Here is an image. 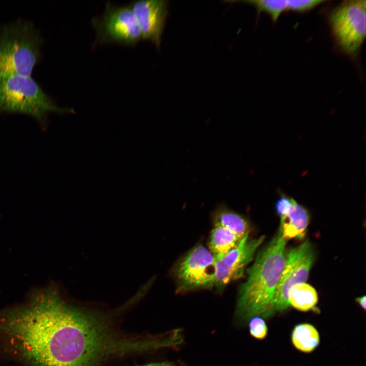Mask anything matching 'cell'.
I'll list each match as a JSON object with an SVG mask.
<instances>
[{"mask_svg": "<svg viewBox=\"0 0 366 366\" xmlns=\"http://www.w3.org/2000/svg\"><path fill=\"white\" fill-rule=\"evenodd\" d=\"M0 342L28 366H97L112 354L115 338L101 318L48 290L0 311Z\"/></svg>", "mask_w": 366, "mask_h": 366, "instance_id": "1", "label": "cell"}, {"mask_svg": "<svg viewBox=\"0 0 366 366\" xmlns=\"http://www.w3.org/2000/svg\"><path fill=\"white\" fill-rule=\"evenodd\" d=\"M287 241L279 231L258 252L240 287L236 314L241 319L269 317L276 312L273 299L286 258Z\"/></svg>", "mask_w": 366, "mask_h": 366, "instance_id": "2", "label": "cell"}, {"mask_svg": "<svg viewBox=\"0 0 366 366\" xmlns=\"http://www.w3.org/2000/svg\"><path fill=\"white\" fill-rule=\"evenodd\" d=\"M41 42L39 34L27 22L0 29V77L30 76L40 56Z\"/></svg>", "mask_w": 366, "mask_h": 366, "instance_id": "3", "label": "cell"}, {"mask_svg": "<svg viewBox=\"0 0 366 366\" xmlns=\"http://www.w3.org/2000/svg\"><path fill=\"white\" fill-rule=\"evenodd\" d=\"M66 111L58 107L30 76L0 77V113L26 114L42 121L49 112Z\"/></svg>", "mask_w": 366, "mask_h": 366, "instance_id": "4", "label": "cell"}, {"mask_svg": "<svg viewBox=\"0 0 366 366\" xmlns=\"http://www.w3.org/2000/svg\"><path fill=\"white\" fill-rule=\"evenodd\" d=\"M334 37L342 50L349 55L356 53L365 38L366 1H345L329 15Z\"/></svg>", "mask_w": 366, "mask_h": 366, "instance_id": "5", "label": "cell"}, {"mask_svg": "<svg viewBox=\"0 0 366 366\" xmlns=\"http://www.w3.org/2000/svg\"><path fill=\"white\" fill-rule=\"evenodd\" d=\"M312 243L308 240L286 253L285 264L276 287L273 299L275 312L287 309L288 294L293 285L306 283L314 261Z\"/></svg>", "mask_w": 366, "mask_h": 366, "instance_id": "6", "label": "cell"}, {"mask_svg": "<svg viewBox=\"0 0 366 366\" xmlns=\"http://www.w3.org/2000/svg\"><path fill=\"white\" fill-rule=\"evenodd\" d=\"M216 263L215 257L204 246L198 245L192 249L176 268L178 290L187 291L213 287Z\"/></svg>", "mask_w": 366, "mask_h": 366, "instance_id": "7", "label": "cell"}, {"mask_svg": "<svg viewBox=\"0 0 366 366\" xmlns=\"http://www.w3.org/2000/svg\"><path fill=\"white\" fill-rule=\"evenodd\" d=\"M93 24L98 39L102 42L133 45L142 39L130 6L116 7L108 3L104 14L94 19Z\"/></svg>", "mask_w": 366, "mask_h": 366, "instance_id": "8", "label": "cell"}, {"mask_svg": "<svg viewBox=\"0 0 366 366\" xmlns=\"http://www.w3.org/2000/svg\"><path fill=\"white\" fill-rule=\"evenodd\" d=\"M264 239L265 236H261L250 239L247 235L227 254L216 260L214 286L219 292L222 291L231 281L243 276L245 268Z\"/></svg>", "mask_w": 366, "mask_h": 366, "instance_id": "9", "label": "cell"}, {"mask_svg": "<svg viewBox=\"0 0 366 366\" xmlns=\"http://www.w3.org/2000/svg\"><path fill=\"white\" fill-rule=\"evenodd\" d=\"M136 18L142 39L159 47L168 13L164 0L139 1L130 6Z\"/></svg>", "mask_w": 366, "mask_h": 366, "instance_id": "10", "label": "cell"}, {"mask_svg": "<svg viewBox=\"0 0 366 366\" xmlns=\"http://www.w3.org/2000/svg\"><path fill=\"white\" fill-rule=\"evenodd\" d=\"M280 219L279 231L284 239L304 238L309 223V214L306 208L293 199L289 211Z\"/></svg>", "mask_w": 366, "mask_h": 366, "instance_id": "11", "label": "cell"}, {"mask_svg": "<svg viewBox=\"0 0 366 366\" xmlns=\"http://www.w3.org/2000/svg\"><path fill=\"white\" fill-rule=\"evenodd\" d=\"M213 218L215 225L227 228L240 239L249 235V226L247 219L224 205L217 208L214 212Z\"/></svg>", "mask_w": 366, "mask_h": 366, "instance_id": "12", "label": "cell"}, {"mask_svg": "<svg viewBox=\"0 0 366 366\" xmlns=\"http://www.w3.org/2000/svg\"><path fill=\"white\" fill-rule=\"evenodd\" d=\"M241 240L227 228L215 225L209 238V250L218 260L236 247Z\"/></svg>", "mask_w": 366, "mask_h": 366, "instance_id": "13", "label": "cell"}, {"mask_svg": "<svg viewBox=\"0 0 366 366\" xmlns=\"http://www.w3.org/2000/svg\"><path fill=\"white\" fill-rule=\"evenodd\" d=\"M318 300V294L315 289L306 283L294 285L288 291L289 305L300 311L306 312L312 309Z\"/></svg>", "mask_w": 366, "mask_h": 366, "instance_id": "14", "label": "cell"}, {"mask_svg": "<svg viewBox=\"0 0 366 366\" xmlns=\"http://www.w3.org/2000/svg\"><path fill=\"white\" fill-rule=\"evenodd\" d=\"M291 340L293 346L298 350L310 353L319 345L320 336L317 329L309 323L296 325L292 333Z\"/></svg>", "mask_w": 366, "mask_h": 366, "instance_id": "15", "label": "cell"}, {"mask_svg": "<svg viewBox=\"0 0 366 366\" xmlns=\"http://www.w3.org/2000/svg\"><path fill=\"white\" fill-rule=\"evenodd\" d=\"M253 5L258 13H267L273 22L277 21L280 15L287 10V1L285 0H255L243 1Z\"/></svg>", "mask_w": 366, "mask_h": 366, "instance_id": "16", "label": "cell"}, {"mask_svg": "<svg viewBox=\"0 0 366 366\" xmlns=\"http://www.w3.org/2000/svg\"><path fill=\"white\" fill-rule=\"evenodd\" d=\"M251 335L259 340L264 339L268 333V328L264 320L260 317H253L249 322Z\"/></svg>", "mask_w": 366, "mask_h": 366, "instance_id": "17", "label": "cell"}, {"mask_svg": "<svg viewBox=\"0 0 366 366\" xmlns=\"http://www.w3.org/2000/svg\"><path fill=\"white\" fill-rule=\"evenodd\" d=\"M325 2L322 0L287 1V10L304 12L310 10Z\"/></svg>", "mask_w": 366, "mask_h": 366, "instance_id": "18", "label": "cell"}, {"mask_svg": "<svg viewBox=\"0 0 366 366\" xmlns=\"http://www.w3.org/2000/svg\"><path fill=\"white\" fill-rule=\"evenodd\" d=\"M292 199L293 198L283 195L277 201L276 211L280 218L286 216L289 211Z\"/></svg>", "mask_w": 366, "mask_h": 366, "instance_id": "19", "label": "cell"}, {"mask_svg": "<svg viewBox=\"0 0 366 366\" xmlns=\"http://www.w3.org/2000/svg\"><path fill=\"white\" fill-rule=\"evenodd\" d=\"M356 301L358 303L359 305L363 309L365 310V296H361L357 297L356 299Z\"/></svg>", "mask_w": 366, "mask_h": 366, "instance_id": "20", "label": "cell"}, {"mask_svg": "<svg viewBox=\"0 0 366 366\" xmlns=\"http://www.w3.org/2000/svg\"><path fill=\"white\" fill-rule=\"evenodd\" d=\"M142 366H171L170 364L167 363H152L147 364Z\"/></svg>", "mask_w": 366, "mask_h": 366, "instance_id": "21", "label": "cell"}]
</instances>
